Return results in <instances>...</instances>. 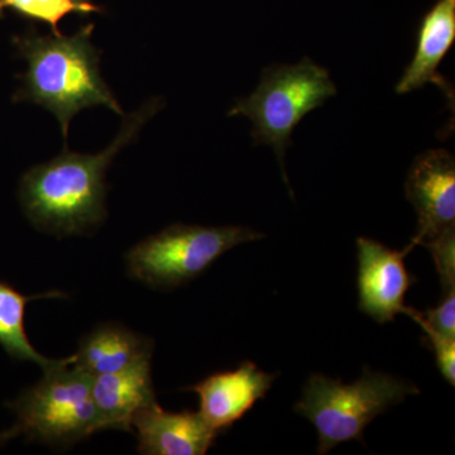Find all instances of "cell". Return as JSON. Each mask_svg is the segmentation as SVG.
Listing matches in <instances>:
<instances>
[{
  "instance_id": "5bb4252c",
  "label": "cell",
  "mask_w": 455,
  "mask_h": 455,
  "mask_svg": "<svg viewBox=\"0 0 455 455\" xmlns=\"http://www.w3.org/2000/svg\"><path fill=\"white\" fill-rule=\"evenodd\" d=\"M64 293L51 291L37 296H25L14 287L0 281V346L17 361L33 362L44 372L52 368L74 363V355L64 359H50L36 350L26 333V305L36 299L62 298Z\"/></svg>"
},
{
  "instance_id": "8992f818",
  "label": "cell",
  "mask_w": 455,
  "mask_h": 455,
  "mask_svg": "<svg viewBox=\"0 0 455 455\" xmlns=\"http://www.w3.org/2000/svg\"><path fill=\"white\" fill-rule=\"evenodd\" d=\"M44 373L37 385L8 403L17 414L20 434L52 448H68L97 433L92 374L73 363Z\"/></svg>"
},
{
  "instance_id": "7a4b0ae2",
  "label": "cell",
  "mask_w": 455,
  "mask_h": 455,
  "mask_svg": "<svg viewBox=\"0 0 455 455\" xmlns=\"http://www.w3.org/2000/svg\"><path fill=\"white\" fill-rule=\"evenodd\" d=\"M92 31L88 26L73 36L32 35L18 41L28 64L22 97L55 114L65 139L71 119L85 108L101 106L123 114L101 79Z\"/></svg>"
},
{
  "instance_id": "ffe728a7",
  "label": "cell",
  "mask_w": 455,
  "mask_h": 455,
  "mask_svg": "<svg viewBox=\"0 0 455 455\" xmlns=\"http://www.w3.org/2000/svg\"><path fill=\"white\" fill-rule=\"evenodd\" d=\"M4 0H0V12H2L3 7H4Z\"/></svg>"
},
{
  "instance_id": "7c38bea8",
  "label": "cell",
  "mask_w": 455,
  "mask_h": 455,
  "mask_svg": "<svg viewBox=\"0 0 455 455\" xmlns=\"http://www.w3.org/2000/svg\"><path fill=\"white\" fill-rule=\"evenodd\" d=\"M454 40L455 0H438L421 23L414 59L397 83L398 94L414 92L429 83L451 92L439 76L438 68Z\"/></svg>"
},
{
  "instance_id": "52a82bcc",
  "label": "cell",
  "mask_w": 455,
  "mask_h": 455,
  "mask_svg": "<svg viewBox=\"0 0 455 455\" xmlns=\"http://www.w3.org/2000/svg\"><path fill=\"white\" fill-rule=\"evenodd\" d=\"M414 241L403 250H392L381 242L359 236L358 307L379 324L390 323L398 314L409 315L406 293L416 283L405 265L407 254L416 247Z\"/></svg>"
},
{
  "instance_id": "ba28073f",
  "label": "cell",
  "mask_w": 455,
  "mask_h": 455,
  "mask_svg": "<svg viewBox=\"0 0 455 455\" xmlns=\"http://www.w3.org/2000/svg\"><path fill=\"white\" fill-rule=\"evenodd\" d=\"M406 196L418 214L412 241L427 245L455 229V160L447 149L419 156L406 180Z\"/></svg>"
},
{
  "instance_id": "277c9868",
  "label": "cell",
  "mask_w": 455,
  "mask_h": 455,
  "mask_svg": "<svg viewBox=\"0 0 455 455\" xmlns=\"http://www.w3.org/2000/svg\"><path fill=\"white\" fill-rule=\"evenodd\" d=\"M337 94V86L324 68L304 59L296 65L275 66L265 70L256 90L229 110L253 123L257 145L272 147L280 160L284 181V152L291 143L293 128L307 114Z\"/></svg>"
},
{
  "instance_id": "30bf717a",
  "label": "cell",
  "mask_w": 455,
  "mask_h": 455,
  "mask_svg": "<svg viewBox=\"0 0 455 455\" xmlns=\"http://www.w3.org/2000/svg\"><path fill=\"white\" fill-rule=\"evenodd\" d=\"M132 429L143 455H204L220 435L200 412H170L157 403L137 412Z\"/></svg>"
},
{
  "instance_id": "9a60e30c",
  "label": "cell",
  "mask_w": 455,
  "mask_h": 455,
  "mask_svg": "<svg viewBox=\"0 0 455 455\" xmlns=\"http://www.w3.org/2000/svg\"><path fill=\"white\" fill-rule=\"evenodd\" d=\"M4 4L16 9L26 16L37 18L49 23L57 32V23L70 13H92L94 5H80L73 0H4Z\"/></svg>"
},
{
  "instance_id": "9c48e42d",
  "label": "cell",
  "mask_w": 455,
  "mask_h": 455,
  "mask_svg": "<svg viewBox=\"0 0 455 455\" xmlns=\"http://www.w3.org/2000/svg\"><path fill=\"white\" fill-rule=\"evenodd\" d=\"M276 377L263 372L253 362L244 361L235 371L212 374L185 390L199 395L200 414L220 434L266 397Z\"/></svg>"
},
{
  "instance_id": "3957f363",
  "label": "cell",
  "mask_w": 455,
  "mask_h": 455,
  "mask_svg": "<svg viewBox=\"0 0 455 455\" xmlns=\"http://www.w3.org/2000/svg\"><path fill=\"white\" fill-rule=\"evenodd\" d=\"M419 394L414 383L370 368H364L361 379L350 385L313 374L295 411L314 424L319 436L317 454H326L341 443H363L364 430L377 416Z\"/></svg>"
},
{
  "instance_id": "2e32d148",
  "label": "cell",
  "mask_w": 455,
  "mask_h": 455,
  "mask_svg": "<svg viewBox=\"0 0 455 455\" xmlns=\"http://www.w3.org/2000/svg\"><path fill=\"white\" fill-rule=\"evenodd\" d=\"M435 262L443 293L455 291V229L424 245Z\"/></svg>"
},
{
  "instance_id": "8fae6325",
  "label": "cell",
  "mask_w": 455,
  "mask_h": 455,
  "mask_svg": "<svg viewBox=\"0 0 455 455\" xmlns=\"http://www.w3.org/2000/svg\"><path fill=\"white\" fill-rule=\"evenodd\" d=\"M152 358L119 372L92 377V391L99 416V431L132 430L140 410L157 403L151 374Z\"/></svg>"
},
{
  "instance_id": "ac0fdd59",
  "label": "cell",
  "mask_w": 455,
  "mask_h": 455,
  "mask_svg": "<svg viewBox=\"0 0 455 455\" xmlns=\"http://www.w3.org/2000/svg\"><path fill=\"white\" fill-rule=\"evenodd\" d=\"M18 435H20V434L16 427L3 431V433H0V445L5 444V443L9 442L11 439L17 438Z\"/></svg>"
},
{
  "instance_id": "6da1fadb",
  "label": "cell",
  "mask_w": 455,
  "mask_h": 455,
  "mask_svg": "<svg viewBox=\"0 0 455 455\" xmlns=\"http://www.w3.org/2000/svg\"><path fill=\"white\" fill-rule=\"evenodd\" d=\"M151 99L125 116L116 140L95 155L64 152L27 171L20 196L33 226L57 235H82L106 218V172L119 151L160 109Z\"/></svg>"
},
{
  "instance_id": "d6986e66",
  "label": "cell",
  "mask_w": 455,
  "mask_h": 455,
  "mask_svg": "<svg viewBox=\"0 0 455 455\" xmlns=\"http://www.w3.org/2000/svg\"><path fill=\"white\" fill-rule=\"evenodd\" d=\"M73 2L77 3V4L80 5H92V3H90V0H73Z\"/></svg>"
},
{
  "instance_id": "5b68a950",
  "label": "cell",
  "mask_w": 455,
  "mask_h": 455,
  "mask_svg": "<svg viewBox=\"0 0 455 455\" xmlns=\"http://www.w3.org/2000/svg\"><path fill=\"white\" fill-rule=\"evenodd\" d=\"M263 236L245 227L175 224L131 248L128 275L152 289H175L196 280L236 245Z\"/></svg>"
},
{
  "instance_id": "e0dca14e",
  "label": "cell",
  "mask_w": 455,
  "mask_h": 455,
  "mask_svg": "<svg viewBox=\"0 0 455 455\" xmlns=\"http://www.w3.org/2000/svg\"><path fill=\"white\" fill-rule=\"evenodd\" d=\"M435 353L436 364L449 385H455V338L425 331Z\"/></svg>"
},
{
  "instance_id": "4fadbf2b",
  "label": "cell",
  "mask_w": 455,
  "mask_h": 455,
  "mask_svg": "<svg viewBox=\"0 0 455 455\" xmlns=\"http://www.w3.org/2000/svg\"><path fill=\"white\" fill-rule=\"evenodd\" d=\"M154 341L125 326L107 323L97 326L80 341L74 366L92 377L119 372L152 358Z\"/></svg>"
}]
</instances>
